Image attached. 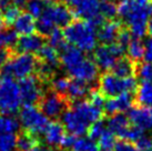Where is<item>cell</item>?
Segmentation results:
<instances>
[{
	"label": "cell",
	"instance_id": "obj_1",
	"mask_svg": "<svg viewBox=\"0 0 152 151\" xmlns=\"http://www.w3.org/2000/svg\"><path fill=\"white\" fill-rule=\"evenodd\" d=\"M117 15L127 25L131 36L137 39L147 34V25L152 15L151 0H121L117 4Z\"/></svg>",
	"mask_w": 152,
	"mask_h": 151
},
{
	"label": "cell",
	"instance_id": "obj_2",
	"mask_svg": "<svg viewBox=\"0 0 152 151\" xmlns=\"http://www.w3.org/2000/svg\"><path fill=\"white\" fill-rule=\"evenodd\" d=\"M102 109L91 105L89 101H76L70 109L62 114V126L69 134L82 137L94 122L100 121Z\"/></svg>",
	"mask_w": 152,
	"mask_h": 151
},
{
	"label": "cell",
	"instance_id": "obj_3",
	"mask_svg": "<svg viewBox=\"0 0 152 151\" xmlns=\"http://www.w3.org/2000/svg\"><path fill=\"white\" fill-rule=\"evenodd\" d=\"M64 36L69 45L81 51L90 52L97 48V31L96 27L85 20L73 21L64 28Z\"/></svg>",
	"mask_w": 152,
	"mask_h": 151
},
{
	"label": "cell",
	"instance_id": "obj_4",
	"mask_svg": "<svg viewBox=\"0 0 152 151\" xmlns=\"http://www.w3.org/2000/svg\"><path fill=\"white\" fill-rule=\"evenodd\" d=\"M73 12L67 4L52 2L46 6L42 15L38 18L37 30L41 36H48L56 28L67 27L72 22Z\"/></svg>",
	"mask_w": 152,
	"mask_h": 151
},
{
	"label": "cell",
	"instance_id": "obj_5",
	"mask_svg": "<svg viewBox=\"0 0 152 151\" xmlns=\"http://www.w3.org/2000/svg\"><path fill=\"white\" fill-rule=\"evenodd\" d=\"M38 65L39 61L34 55L19 52L17 55L10 56L2 67V73L10 78L21 80L32 76L34 71H37Z\"/></svg>",
	"mask_w": 152,
	"mask_h": 151
},
{
	"label": "cell",
	"instance_id": "obj_6",
	"mask_svg": "<svg viewBox=\"0 0 152 151\" xmlns=\"http://www.w3.org/2000/svg\"><path fill=\"white\" fill-rule=\"evenodd\" d=\"M19 84L13 78L4 76L0 79V114L12 116L21 106Z\"/></svg>",
	"mask_w": 152,
	"mask_h": 151
},
{
	"label": "cell",
	"instance_id": "obj_7",
	"mask_svg": "<svg viewBox=\"0 0 152 151\" xmlns=\"http://www.w3.org/2000/svg\"><path fill=\"white\" fill-rule=\"evenodd\" d=\"M138 82L134 76L128 78H120L112 72H106L100 77L99 90L104 97L113 98L124 92H133L137 90Z\"/></svg>",
	"mask_w": 152,
	"mask_h": 151
},
{
	"label": "cell",
	"instance_id": "obj_8",
	"mask_svg": "<svg viewBox=\"0 0 152 151\" xmlns=\"http://www.w3.org/2000/svg\"><path fill=\"white\" fill-rule=\"evenodd\" d=\"M19 122L27 132L38 137L43 134L49 125V119L36 106H25L19 113Z\"/></svg>",
	"mask_w": 152,
	"mask_h": 151
},
{
	"label": "cell",
	"instance_id": "obj_9",
	"mask_svg": "<svg viewBox=\"0 0 152 151\" xmlns=\"http://www.w3.org/2000/svg\"><path fill=\"white\" fill-rule=\"evenodd\" d=\"M124 48L117 41L109 45H101L94 49L93 58L97 67L101 70H111L117 60L123 57Z\"/></svg>",
	"mask_w": 152,
	"mask_h": 151
},
{
	"label": "cell",
	"instance_id": "obj_10",
	"mask_svg": "<svg viewBox=\"0 0 152 151\" xmlns=\"http://www.w3.org/2000/svg\"><path fill=\"white\" fill-rule=\"evenodd\" d=\"M42 80L39 77L30 76L25 79H21L19 82L21 101L26 106H34L43 97Z\"/></svg>",
	"mask_w": 152,
	"mask_h": 151
},
{
	"label": "cell",
	"instance_id": "obj_11",
	"mask_svg": "<svg viewBox=\"0 0 152 151\" xmlns=\"http://www.w3.org/2000/svg\"><path fill=\"white\" fill-rule=\"evenodd\" d=\"M40 110L48 119H57L67 110V106L69 105V101L67 98L61 96L55 91L43 95L42 99L40 100Z\"/></svg>",
	"mask_w": 152,
	"mask_h": 151
},
{
	"label": "cell",
	"instance_id": "obj_12",
	"mask_svg": "<svg viewBox=\"0 0 152 151\" xmlns=\"http://www.w3.org/2000/svg\"><path fill=\"white\" fill-rule=\"evenodd\" d=\"M73 15L90 22L94 27L101 26L104 22V18L101 15L100 0H80L77 7H75Z\"/></svg>",
	"mask_w": 152,
	"mask_h": 151
},
{
	"label": "cell",
	"instance_id": "obj_13",
	"mask_svg": "<svg viewBox=\"0 0 152 151\" xmlns=\"http://www.w3.org/2000/svg\"><path fill=\"white\" fill-rule=\"evenodd\" d=\"M68 75L73 78V80H79L87 84H91L97 80L99 68L97 67L94 61L86 58L78 67L75 68Z\"/></svg>",
	"mask_w": 152,
	"mask_h": 151
},
{
	"label": "cell",
	"instance_id": "obj_14",
	"mask_svg": "<svg viewBox=\"0 0 152 151\" xmlns=\"http://www.w3.org/2000/svg\"><path fill=\"white\" fill-rule=\"evenodd\" d=\"M128 119L132 126L141 130L152 131V108L145 107H132L128 112Z\"/></svg>",
	"mask_w": 152,
	"mask_h": 151
},
{
	"label": "cell",
	"instance_id": "obj_15",
	"mask_svg": "<svg viewBox=\"0 0 152 151\" xmlns=\"http://www.w3.org/2000/svg\"><path fill=\"white\" fill-rule=\"evenodd\" d=\"M60 54V62L62 63L64 70L69 73L72 71L76 67H78L83 60L86 59V56L83 51L78 49L71 45H64L61 49Z\"/></svg>",
	"mask_w": 152,
	"mask_h": 151
},
{
	"label": "cell",
	"instance_id": "obj_16",
	"mask_svg": "<svg viewBox=\"0 0 152 151\" xmlns=\"http://www.w3.org/2000/svg\"><path fill=\"white\" fill-rule=\"evenodd\" d=\"M133 102L134 97L132 92H124L113 98H109V100L106 101L104 109L110 116L115 113H123L124 111H129L133 107Z\"/></svg>",
	"mask_w": 152,
	"mask_h": 151
},
{
	"label": "cell",
	"instance_id": "obj_17",
	"mask_svg": "<svg viewBox=\"0 0 152 151\" xmlns=\"http://www.w3.org/2000/svg\"><path fill=\"white\" fill-rule=\"evenodd\" d=\"M45 46V38L40 34H31L21 36L18 39L16 48L19 52L25 54H38L40 49Z\"/></svg>",
	"mask_w": 152,
	"mask_h": 151
},
{
	"label": "cell",
	"instance_id": "obj_18",
	"mask_svg": "<svg viewBox=\"0 0 152 151\" xmlns=\"http://www.w3.org/2000/svg\"><path fill=\"white\" fill-rule=\"evenodd\" d=\"M121 30V25L119 21L109 20L103 22L97 32L98 40L102 42V45H109L117 41L119 32Z\"/></svg>",
	"mask_w": 152,
	"mask_h": 151
},
{
	"label": "cell",
	"instance_id": "obj_19",
	"mask_svg": "<svg viewBox=\"0 0 152 151\" xmlns=\"http://www.w3.org/2000/svg\"><path fill=\"white\" fill-rule=\"evenodd\" d=\"M64 136H66V129L62 126V123L58 121L49 122V125L43 132L45 141L50 147H57V146L60 147Z\"/></svg>",
	"mask_w": 152,
	"mask_h": 151
},
{
	"label": "cell",
	"instance_id": "obj_20",
	"mask_svg": "<svg viewBox=\"0 0 152 151\" xmlns=\"http://www.w3.org/2000/svg\"><path fill=\"white\" fill-rule=\"evenodd\" d=\"M130 127V121L128 119V116L123 114V113L111 114L108 119V129L114 136L121 139H124Z\"/></svg>",
	"mask_w": 152,
	"mask_h": 151
},
{
	"label": "cell",
	"instance_id": "obj_21",
	"mask_svg": "<svg viewBox=\"0 0 152 151\" xmlns=\"http://www.w3.org/2000/svg\"><path fill=\"white\" fill-rule=\"evenodd\" d=\"M15 31L20 36L34 34V30H37V22L31 15L28 12H21L18 19L13 23Z\"/></svg>",
	"mask_w": 152,
	"mask_h": 151
},
{
	"label": "cell",
	"instance_id": "obj_22",
	"mask_svg": "<svg viewBox=\"0 0 152 151\" xmlns=\"http://www.w3.org/2000/svg\"><path fill=\"white\" fill-rule=\"evenodd\" d=\"M90 92L89 89V84L79 81V80H71L69 88L66 93V98L68 101H80L82 98H85L86 96H88Z\"/></svg>",
	"mask_w": 152,
	"mask_h": 151
},
{
	"label": "cell",
	"instance_id": "obj_23",
	"mask_svg": "<svg viewBox=\"0 0 152 151\" xmlns=\"http://www.w3.org/2000/svg\"><path fill=\"white\" fill-rule=\"evenodd\" d=\"M135 65L133 61H131L129 58L121 57L117 60V62L114 63L111 71L115 76H118L120 78H128L132 77L135 73Z\"/></svg>",
	"mask_w": 152,
	"mask_h": 151
},
{
	"label": "cell",
	"instance_id": "obj_24",
	"mask_svg": "<svg viewBox=\"0 0 152 151\" xmlns=\"http://www.w3.org/2000/svg\"><path fill=\"white\" fill-rule=\"evenodd\" d=\"M38 55L39 59H40V62L57 69V67H58V65L60 62V56L56 48L51 47L50 45H45L40 49Z\"/></svg>",
	"mask_w": 152,
	"mask_h": 151
},
{
	"label": "cell",
	"instance_id": "obj_25",
	"mask_svg": "<svg viewBox=\"0 0 152 151\" xmlns=\"http://www.w3.org/2000/svg\"><path fill=\"white\" fill-rule=\"evenodd\" d=\"M135 98L141 107L152 108V82H142L137 87Z\"/></svg>",
	"mask_w": 152,
	"mask_h": 151
},
{
	"label": "cell",
	"instance_id": "obj_26",
	"mask_svg": "<svg viewBox=\"0 0 152 151\" xmlns=\"http://www.w3.org/2000/svg\"><path fill=\"white\" fill-rule=\"evenodd\" d=\"M126 50L128 52L129 59L134 63L140 62L144 58V43L141 41V39L132 38Z\"/></svg>",
	"mask_w": 152,
	"mask_h": 151
},
{
	"label": "cell",
	"instance_id": "obj_27",
	"mask_svg": "<svg viewBox=\"0 0 152 151\" xmlns=\"http://www.w3.org/2000/svg\"><path fill=\"white\" fill-rule=\"evenodd\" d=\"M71 151H100L98 143L89 137H79L76 138L72 144Z\"/></svg>",
	"mask_w": 152,
	"mask_h": 151
},
{
	"label": "cell",
	"instance_id": "obj_28",
	"mask_svg": "<svg viewBox=\"0 0 152 151\" xmlns=\"http://www.w3.org/2000/svg\"><path fill=\"white\" fill-rule=\"evenodd\" d=\"M97 141L100 151H112L115 146V136L106 128V130L102 132Z\"/></svg>",
	"mask_w": 152,
	"mask_h": 151
},
{
	"label": "cell",
	"instance_id": "obj_29",
	"mask_svg": "<svg viewBox=\"0 0 152 151\" xmlns=\"http://www.w3.org/2000/svg\"><path fill=\"white\" fill-rule=\"evenodd\" d=\"M20 129V122L12 116L0 114V131L17 133Z\"/></svg>",
	"mask_w": 152,
	"mask_h": 151
},
{
	"label": "cell",
	"instance_id": "obj_30",
	"mask_svg": "<svg viewBox=\"0 0 152 151\" xmlns=\"http://www.w3.org/2000/svg\"><path fill=\"white\" fill-rule=\"evenodd\" d=\"M38 144V139L34 134L25 131L23 133L18 136L17 138V150L19 151H28L31 148Z\"/></svg>",
	"mask_w": 152,
	"mask_h": 151
},
{
	"label": "cell",
	"instance_id": "obj_31",
	"mask_svg": "<svg viewBox=\"0 0 152 151\" xmlns=\"http://www.w3.org/2000/svg\"><path fill=\"white\" fill-rule=\"evenodd\" d=\"M18 34L15 29H4L0 32V48H12L18 42Z\"/></svg>",
	"mask_w": 152,
	"mask_h": 151
},
{
	"label": "cell",
	"instance_id": "obj_32",
	"mask_svg": "<svg viewBox=\"0 0 152 151\" xmlns=\"http://www.w3.org/2000/svg\"><path fill=\"white\" fill-rule=\"evenodd\" d=\"M20 13H21L20 8H18L15 4H8L6 8L2 9V13H1L2 19L4 21V25H13L15 21L17 20L18 17L20 16Z\"/></svg>",
	"mask_w": 152,
	"mask_h": 151
},
{
	"label": "cell",
	"instance_id": "obj_33",
	"mask_svg": "<svg viewBox=\"0 0 152 151\" xmlns=\"http://www.w3.org/2000/svg\"><path fill=\"white\" fill-rule=\"evenodd\" d=\"M47 37H48L49 45H50L51 47L56 48L57 50H58V49H61V48L66 45V43H64L66 39H64V32L60 30V28L53 29Z\"/></svg>",
	"mask_w": 152,
	"mask_h": 151
},
{
	"label": "cell",
	"instance_id": "obj_34",
	"mask_svg": "<svg viewBox=\"0 0 152 151\" xmlns=\"http://www.w3.org/2000/svg\"><path fill=\"white\" fill-rule=\"evenodd\" d=\"M135 73L142 82H151L152 81V63L143 62L140 63L135 68Z\"/></svg>",
	"mask_w": 152,
	"mask_h": 151
},
{
	"label": "cell",
	"instance_id": "obj_35",
	"mask_svg": "<svg viewBox=\"0 0 152 151\" xmlns=\"http://www.w3.org/2000/svg\"><path fill=\"white\" fill-rule=\"evenodd\" d=\"M70 81L71 80L67 78V77H56V78H52V82L51 84H52L53 91L61 95V96L66 95L68 88H69Z\"/></svg>",
	"mask_w": 152,
	"mask_h": 151
},
{
	"label": "cell",
	"instance_id": "obj_36",
	"mask_svg": "<svg viewBox=\"0 0 152 151\" xmlns=\"http://www.w3.org/2000/svg\"><path fill=\"white\" fill-rule=\"evenodd\" d=\"M26 8L28 10L27 12L31 15L34 19H37V18H39L42 15L46 6L43 4V1H40V0H29V2L27 4Z\"/></svg>",
	"mask_w": 152,
	"mask_h": 151
},
{
	"label": "cell",
	"instance_id": "obj_37",
	"mask_svg": "<svg viewBox=\"0 0 152 151\" xmlns=\"http://www.w3.org/2000/svg\"><path fill=\"white\" fill-rule=\"evenodd\" d=\"M101 15L104 19L112 20L114 16H117V4L110 0H104L101 2Z\"/></svg>",
	"mask_w": 152,
	"mask_h": 151
},
{
	"label": "cell",
	"instance_id": "obj_38",
	"mask_svg": "<svg viewBox=\"0 0 152 151\" xmlns=\"http://www.w3.org/2000/svg\"><path fill=\"white\" fill-rule=\"evenodd\" d=\"M88 97H89L88 101L91 105H93L94 107L99 108V109L104 108L106 99H104V96L102 95V92L100 90H92V91H90Z\"/></svg>",
	"mask_w": 152,
	"mask_h": 151
},
{
	"label": "cell",
	"instance_id": "obj_39",
	"mask_svg": "<svg viewBox=\"0 0 152 151\" xmlns=\"http://www.w3.org/2000/svg\"><path fill=\"white\" fill-rule=\"evenodd\" d=\"M106 130V126L103 125V122L101 121H97L94 122L92 126L89 128L88 130V134H89V138L92 139V140H98L99 137L102 134V132Z\"/></svg>",
	"mask_w": 152,
	"mask_h": 151
},
{
	"label": "cell",
	"instance_id": "obj_40",
	"mask_svg": "<svg viewBox=\"0 0 152 151\" xmlns=\"http://www.w3.org/2000/svg\"><path fill=\"white\" fill-rule=\"evenodd\" d=\"M112 151H140L139 148L137 147V144L133 142H130L128 140H120L118 142H115L113 150Z\"/></svg>",
	"mask_w": 152,
	"mask_h": 151
},
{
	"label": "cell",
	"instance_id": "obj_41",
	"mask_svg": "<svg viewBox=\"0 0 152 151\" xmlns=\"http://www.w3.org/2000/svg\"><path fill=\"white\" fill-rule=\"evenodd\" d=\"M131 39H132V36H131V34L129 32V30L121 29L120 32H119L118 38H117V42L120 43L124 49H127V46L129 45V42L131 41Z\"/></svg>",
	"mask_w": 152,
	"mask_h": 151
},
{
	"label": "cell",
	"instance_id": "obj_42",
	"mask_svg": "<svg viewBox=\"0 0 152 151\" xmlns=\"http://www.w3.org/2000/svg\"><path fill=\"white\" fill-rule=\"evenodd\" d=\"M144 60L145 62L152 63V38L148 39L144 43Z\"/></svg>",
	"mask_w": 152,
	"mask_h": 151
},
{
	"label": "cell",
	"instance_id": "obj_43",
	"mask_svg": "<svg viewBox=\"0 0 152 151\" xmlns=\"http://www.w3.org/2000/svg\"><path fill=\"white\" fill-rule=\"evenodd\" d=\"M75 140H76V137H75V136H72V134H66L64 140L61 141L60 147L64 148V149H71L72 144L75 142Z\"/></svg>",
	"mask_w": 152,
	"mask_h": 151
},
{
	"label": "cell",
	"instance_id": "obj_44",
	"mask_svg": "<svg viewBox=\"0 0 152 151\" xmlns=\"http://www.w3.org/2000/svg\"><path fill=\"white\" fill-rule=\"evenodd\" d=\"M9 58H10V54H9L8 49L0 48V68L4 67V65L8 61Z\"/></svg>",
	"mask_w": 152,
	"mask_h": 151
},
{
	"label": "cell",
	"instance_id": "obj_45",
	"mask_svg": "<svg viewBox=\"0 0 152 151\" xmlns=\"http://www.w3.org/2000/svg\"><path fill=\"white\" fill-rule=\"evenodd\" d=\"M29 2V0H12V4L17 6L18 8H25L27 4Z\"/></svg>",
	"mask_w": 152,
	"mask_h": 151
},
{
	"label": "cell",
	"instance_id": "obj_46",
	"mask_svg": "<svg viewBox=\"0 0 152 151\" xmlns=\"http://www.w3.org/2000/svg\"><path fill=\"white\" fill-rule=\"evenodd\" d=\"M64 4H67V6H69V7H77V4L80 2V0H64Z\"/></svg>",
	"mask_w": 152,
	"mask_h": 151
},
{
	"label": "cell",
	"instance_id": "obj_47",
	"mask_svg": "<svg viewBox=\"0 0 152 151\" xmlns=\"http://www.w3.org/2000/svg\"><path fill=\"white\" fill-rule=\"evenodd\" d=\"M147 32L149 34V36L152 38V15L150 16L148 20V25H147Z\"/></svg>",
	"mask_w": 152,
	"mask_h": 151
},
{
	"label": "cell",
	"instance_id": "obj_48",
	"mask_svg": "<svg viewBox=\"0 0 152 151\" xmlns=\"http://www.w3.org/2000/svg\"><path fill=\"white\" fill-rule=\"evenodd\" d=\"M41 151H58V150H56L53 147H50V146H46V147H41Z\"/></svg>",
	"mask_w": 152,
	"mask_h": 151
},
{
	"label": "cell",
	"instance_id": "obj_49",
	"mask_svg": "<svg viewBox=\"0 0 152 151\" xmlns=\"http://www.w3.org/2000/svg\"><path fill=\"white\" fill-rule=\"evenodd\" d=\"M4 29V21L2 19V16H1V12H0V32Z\"/></svg>",
	"mask_w": 152,
	"mask_h": 151
},
{
	"label": "cell",
	"instance_id": "obj_50",
	"mask_svg": "<svg viewBox=\"0 0 152 151\" xmlns=\"http://www.w3.org/2000/svg\"><path fill=\"white\" fill-rule=\"evenodd\" d=\"M28 151H41V147L37 144V146H34V148H31V149H30V150H28Z\"/></svg>",
	"mask_w": 152,
	"mask_h": 151
},
{
	"label": "cell",
	"instance_id": "obj_51",
	"mask_svg": "<svg viewBox=\"0 0 152 151\" xmlns=\"http://www.w3.org/2000/svg\"><path fill=\"white\" fill-rule=\"evenodd\" d=\"M40 1H43V2L45 1H47V2H56L57 0H40Z\"/></svg>",
	"mask_w": 152,
	"mask_h": 151
},
{
	"label": "cell",
	"instance_id": "obj_52",
	"mask_svg": "<svg viewBox=\"0 0 152 151\" xmlns=\"http://www.w3.org/2000/svg\"><path fill=\"white\" fill-rule=\"evenodd\" d=\"M110 1H111V0H110Z\"/></svg>",
	"mask_w": 152,
	"mask_h": 151
},
{
	"label": "cell",
	"instance_id": "obj_53",
	"mask_svg": "<svg viewBox=\"0 0 152 151\" xmlns=\"http://www.w3.org/2000/svg\"><path fill=\"white\" fill-rule=\"evenodd\" d=\"M151 1H152V0H151Z\"/></svg>",
	"mask_w": 152,
	"mask_h": 151
}]
</instances>
